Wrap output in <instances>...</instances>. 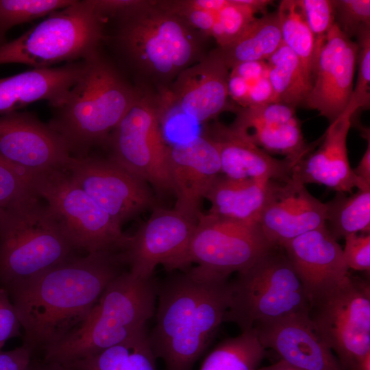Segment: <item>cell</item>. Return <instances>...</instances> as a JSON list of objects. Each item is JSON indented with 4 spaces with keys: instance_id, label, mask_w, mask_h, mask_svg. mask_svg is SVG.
Listing matches in <instances>:
<instances>
[{
    "instance_id": "obj_1",
    "label": "cell",
    "mask_w": 370,
    "mask_h": 370,
    "mask_svg": "<svg viewBox=\"0 0 370 370\" xmlns=\"http://www.w3.org/2000/svg\"><path fill=\"white\" fill-rule=\"evenodd\" d=\"M125 266L121 250L97 251L6 285L23 330V345L34 354L78 328Z\"/></svg>"
},
{
    "instance_id": "obj_2",
    "label": "cell",
    "mask_w": 370,
    "mask_h": 370,
    "mask_svg": "<svg viewBox=\"0 0 370 370\" xmlns=\"http://www.w3.org/2000/svg\"><path fill=\"white\" fill-rule=\"evenodd\" d=\"M228 278L195 267L158 284L156 323L148 340L166 370H193L209 346L230 306Z\"/></svg>"
},
{
    "instance_id": "obj_3",
    "label": "cell",
    "mask_w": 370,
    "mask_h": 370,
    "mask_svg": "<svg viewBox=\"0 0 370 370\" xmlns=\"http://www.w3.org/2000/svg\"><path fill=\"white\" fill-rule=\"evenodd\" d=\"M110 21L114 29L104 34L103 42L112 47L136 76L150 80L162 91L206 54L204 45L208 38L159 1L141 0Z\"/></svg>"
},
{
    "instance_id": "obj_4",
    "label": "cell",
    "mask_w": 370,
    "mask_h": 370,
    "mask_svg": "<svg viewBox=\"0 0 370 370\" xmlns=\"http://www.w3.org/2000/svg\"><path fill=\"white\" fill-rule=\"evenodd\" d=\"M85 60L84 74L64 103L53 108L48 123L71 156L77 158L87 156L95 146L106 145L138 92L101 48Z\"/></svg>"
},
{
    "instance_id": "obj_5",
    "label": "cell",
    "mask_w": 370,
    "mask_h": 370,
    "mask_svg": "<svg viewBox=\"0 0 370 370\" xmlns=\"http://www.w3.org/2000/svg\"><path fill=\"white\" fill-rule=\"evenodd\" d=\"M158 282L125 271L106 288L86 321L60 341L45 348L43 358L61 364L119 344L147 330L154 316Z\"/></svg>"
},
{
    "instance_id": "obj_6",
    "label": "cell",
    "mask_w": 370,
    "mask_h": 370,
    "mask_svg": "<svg viewBox=\"0 0 370 370\" xmlns=\"http://www.w3.org/2000/svg\"><path fill=\"white\" fill-rule=\"evenodd\" d=\"M104 28L92 0H75L18 38L0 45V65L23 64L42 69L86 60L101 48Z\"/></svg>"
},
{
    "instance_id": "obj_7",
    "label": "cell",
    "mask_w": 370,
    "mask_h": 370,
    "mask_svg": "<svg viewBox=\"0 0 370 370\" xmlns=\"http://www.w3.org/2000/svg\"><path fill=\"white\" fill-rule=\"evenodd\" d=\"M0 225V282L25 280L71 258L74 249L37 197L5 210Z\"/></svg>"
},
{
    "instance_id": "obj_8",
    "label": "cell",
    "mask_w": 370,
    "mask_h": 370,
    "mask_svg": "<svg viewBox=\"0 0 370 370\" xmlns=\"http://www.w3.org/2000/svg\"><path fill=\"white\" fill-rule=\"evenodd\" d=\"M272 249L232 284V301L224 322L241 332L256 323L308 313L310 303L305 288L284 251Z\"/></svg>"
},
{
    "instance_id": "obj_9",
    "label": "cell",
    "mask_w": 370,
    "mask_h": 370,
    "mask_svg": "<svg viewBox=\"0 0 370 370\" xmlns=\"http://www.w3.org/2000/svg\"><path fill=\"white\" fill-rule=\"evenodd\" d=\"M30 180L74 249L88 254L123 249L127 236L66 171L53 169L31 173Z\"/></svg>"
},
{
    "instance_id": "obj_10",
    "label": "cell",
    "mask_w": 370,
    "mask_h": 370,
    "mask_svg": "<svg viewBox=\"0 0 370 370\" xmlns=\"http://www.w3.org/2000/svg\"><path fill=\"white\" fill-rule=\"evenodd\" d=\"M160 99L138 88L133 103L109 136V158L160 195L173 193L169 145L160 128Z\"/></svg>"
},
{
    "instance_id": "obj_11",
    "label": "cell",
    "mask_w": 370,
    "mask_h": 370,
    "mask_svg": "<svg viewBox=\"0 0 370 370\" xmlns=\"http://www.w3.org/2000/svg\"><path fill=\"white\" fill-rule=\"evenodd\" d=\"M314 330L344 370H358L370 354V285L351 275L310 303Z\"/></svg>"
},
{
    "instance_id": "obj_12",
    "label": "cell",
    "mask_w": 370,
    "mask_h": 370,
    "mask_svg": "<svg viewBox=\"0 0 370 370\" xmlns=\"http://www.w3.org/2000/svg\"><path fill=\"white\" fill-rule=\"evenodd\" d=\"M277 248L258 225L245 224L201 213L191 239L185 264L221 276L241 272Z\"/></svg>"
},
{
    "instance_id": "obj_13",
    "label": "cell",
    "mask_w": 370,
    "mask_h": 370,
    "mask_svg": "<svg viewBox=\"0 0 370 370\" xmlns=\"http://www.w3.org/2000/svg\"><path fill=\"white\" fill-rule=\"evenodd\" d=\"M197 220L175 208H153L148 220L127 236L121 250L129 271L147 279L153 277L158 264L167 271L185 267Z\"/></svg>"
},
{
    "instance_id": "obj_14",
    "label": "cell",
    "mask_w": 370,
    "mask_h": 370,
    "mask_svg": "<svg viewBox=\"0 0 370 370\" xmlns=\"http://www.w3.org/2000/svg\"><path fill=\"white\" fill-rule=\"evenodd\" d=\"M64 170L120 227L155 208L149 185L109 158L71 156Z\"/></svg>"
},
{
    "instance_id": "obj_15",
    "label": "cell",
    "mask_w": 370,
    "mask_h": 370,
    "mask_svg": "<svg viewBox=\"0 0 370 370\" xmlns=\"http://www.w3.org/2000/svg\"><path fill=\"white\" fill-rule=\"evenodd\" d=\"M358 45L335 23L314 50L312 84L304 106L319 111L330 123L347 106L357 64Z\"/></svg>"
},
{
    "instance_id": "obj_16",
    "label": "cell",
    "mask_w": 370,
    "mask_h": 370,
    "mask_svg": "<svg viewBox=\"0 0 370 370\" xmlns=\"http://www.w3.org/2000/svg\"><path fill=\"white\" fill-rule=\"evenodd\" d=\"M0 157L28 173L64 169L71 155L61 136L35 114L0 116Z\"/></svg>"
},
{
    "instance_id": "obj_17",
    "label": "cell",
    "mask_w": 370,
    "mask_h": 370,
    "mask_svg": "<svg viewBox=\"0 0 370 370\" xmlns=\"http://www.w3.org/2000/svg\"><path fill=\"white\" fill-rule=\"evenodd\" d=\"M229 73L216 48L177 75L166 90V101L199 123L212 120L224 111L236 112L238 108L228 100Z\"/></svg>"
},
{
    "instance_id": "obj_18",
    "label": "cell",
    "mask_w": 370,
    "mask_h": 370,
    "mask_svg": "<svg viewBox=\"0 0 370 370\" xmlns=\"http://www.w3.org/2000/svg\"><path fill=\"white\" fill-rule=\"evenodd\" d=\"M168 156L177 197L174 208L198 219L202 200L221 173L218 150L203 134L169 146Z\"/></svg>"
},
{
    "instance_id": "obj_19",
    "label": "cell",
    "mask_w": 370,
    "mask_h": 370,
    "mask_svg": "<svg viewBox=\"0 0 370 370\" xmlns=\"http://www.w3.org/2000/svg\"><path fill=\"white\" fill-rule=\"evenodd\" d=\"M325 223V203L312 195L304 184L292 179L288 182H274L258 225L273 247H281Z\"/></svg>"
},
{
    "instance_id": "obj_20",
    "label": "cell",
    "mask_w": 370,
    "mask_h": 370,
    "mask_svg": "<svg viewBox=\"0 0 370 370\" xmlns=\"http://www.w3.org/2000/svg\"><path fill=\"white\" fill-rule=\"evenodd\" d=\"M280 248L302 282L310 303L350 275L343 249L326 225L287 241Z\"/></svg>"
},
{
    "instance_id": "obj_21",
    "label": "cell",
    "mask_w": 370,
    "mask_h": 370,
    "mask_svg": "<svg viewBox=\"0 0 370 370\" xmlns=\"http://www.w3.org/2000/svg\"><path fill=\"white\" fill-rule=\"evenodd\" d=\"M266 349L274 350L281 360L298 370H344L322 340L308 313L256 323L253 327Z\"/></svg>"
},
{
    "instance_id": "obj_22",
    "label": "cell",
    "mask_w": 370,
    "mask_h": 370,
    "mask_svg": "<svg viewBox=\"0 0 370 370\" xmlns=\"http://www.w3.org/2000/svg\"><path fill=\"white\" fill-rule=\"evenodd\" d=\"M357 110L348 103L344 112L330 123L318 149L308 153L293 169L292 179L303 184H317L336 192L370 188L354 173L349 165L347 137Z\"/></svg>"
},
{
    "instance_id": "obj_23",
    "label": "cell",
    "mask_w": 370,
    "mask_h": 370,
    "mask_svg": "<svg viewBox=\"0 0 370 370\" xmlns=\"http://www.w3.org/2000/svg\"><path fill=\"white\" fill-rule=\"evenodd\" d=\"M216 146L221 172L236 180H264L288 182L298 163L288 158L278 159L253 143L232 125L214 122L204 133Z\"/></svg>"
},
{
    "instance_id": "obj_24",
    "label": "cell",
    "mask_w": 370,
    "mask_h": 370,
    "mask_svg": "<svg viewBox=\"0 0 370 370\" xmlns=\"http://www.w3.org/2000/svg\"><path fill=\"white\" fill-rule=\"evenodd\" d=\"M236 111L231 125L266 152L282 154L299 162L312 149L313 145L306 144L294 108L271 103L239 108Z\"/></svg>"
},
{
    "instance_id": "obj_25",
    "label": "cell",
    "mask_w": 370,
    "mask_h": 370,
    "mask_svg": "<svg viewBox=\"0 0 370 370\" xmlns=\"http://www.w3.org/2000/svg\"><path fill=\"white\" fill-rule=\"evenodd\" d=\"M86 67L84 60L0 78V116L38 101H47L52 108L58 107L66 99Z\"/></svg>"
},
{
    "instance_id": "obj_26",
    "label": "cell",
    "mask_w": 370,
    "mask_h": 370,
    "mask_svg": "<svg viewBox=\"0 0 370 370\" xmlns=\"http://www.w3.org/2000/svg\"><path fill=\"white\" fill-rule=\"evenodd\" d=\"M274 182L236 180L221 173L205 197L210 203L208 213L226 220L258 225Z\"/></svg>"
},
{
    "instance_id": "obj_27",
    "label": "cell",
    "mask_w": 370,
    "mask_h": 370,
    "mask_svg": "<svg viewBox=\"0 0 370 370\" xmlns=\"http://www.w3.org/2000/svg\"><path fill=\"white\" fill-rule=\"evenodd\" d=\"M282 43L278 13L256 18L232 42L217 50L227 68L241 63L265 61Z\"/></svg>"
},
{
    "instance_id": "obj_28",
    "label": "cell",
    "mask_w": 370,
    "mask_h": 370,
    "mask_svg": "<svg viewBox=\"0 0 370 370\" xmlns=\"http://www.w3.org/2000/svg\"><path fill=\"white\" fill-rule=\"evenodd\" d=\"M147 330L86 357L62 364L69 370H158Z\"/></svg>"
},
{
    "instance_id": "obj_29",
    "label": "cell",
    "mask_w": 370,
    "mask_h": 370,
    "mask_svg": "<svg viewBox=\"0 0 370 370\" xmlns=\"http://www.w3.org/2000/svg\"><path fill=\"white\" fill-rule=\"evenodd\" d=\"M267 62L275 103L294 108L304 106L310 86L297 56L282 42Z\"/></svg>"
},
{
    "instance_id": "obj_30",
    "label": "cell",
    "mask_w": 370,
    "mask_h": 370,
    "mask_svg": "<svg viewBox=\"0 0 370 370\" xmlns=\"http://www.w3.org/2000/svg\"><path fill=\"white\" fill-rule=\"evenodd\" d=\"M325 205V225L336 241L358 232L369 234L370 188L358 189L349 196L336 192Z\"/></svg>"
},
{
    "instance_id": "obj_31",
    "label": "cell",
    "mask_w": 370,
    "mask_h": 370,
    "mask_svg": "<svg viewBox=\"0 0 370 370\" xmlns=\"http://www.w3.org/2000/svg\"><path fill=\"white\" fill-rule=\"evenodd\" d=\"M264 354L252 328L222 341L206 357L199 370H256Z\"/></svg>"
},
{
    "instance_id": "obj_32",
    "label": "cell",
    "mask_w": 370,
    "mask_h": 370,
    "mask_svg": "<svg viewBox=\"0 0 370 370\" xmlns=\"http://www.w3.org/2000/svg\"><path fill=\"white\" fill-rule=\"evenodd\" d=\"M277 13L282 42L298 58L305 77L311 87L314 38L306 23L300 1H281Z\"/></svg>"
},
{
    "instance_id": "obj_33",
    "label": "cell",
    "mask_w": 370,
    "mask_h": 370,
    "mask_svg": "<svg viewBox=\"0 0 370 370\" xmlns=\"http://www.w3.org/2000/svg\"><path fill=\"white\" fill-rule=\"evenodd\" d=\"M273 1L269 0H227V3L217 12L211 37L219 47L236 40L256 18L255 14L266 10Z\"/></svg>"
},
{
    "instance_id": "obj_34",
    "label": "cell",
    "mask_w": 370,
    "mask_h": 370,
    "mask_svg": "<svg viewBox=\"0 0 370 370\" xmlns=\"http://www.w3.org/2000/svg\"><path fill=\"white\" fill-rule=\"evenodd\" d=\"M75 0H0V45L13 27L47 16Z\"/></svg>"
},
{
    "instance_id": "obj_35",
    "label": "cell",
    "mask_w": 370,
    "mask_h": 370,
    "mask_svg": "<svg viewBox=\"0 0 370 370\" xmlns=\"http://www.w3.org/2000/svg\"><path fill=\"white\" fill-rule=\"evenodd\" d=\"M37 196L30 174L0 157V208L5 210Z\"/></svg>"
},
{
    "instance_id": "obj_36",
    "label": "cell",
    "mask_w": 370,
    "mask_h": 370,
    "mask_svg": "<svg viewBox=\"0 0 370 370\" xmlns=\"http://www.w3.org/2000/svg\"><path fill=\"white\" fill-rule=\"evenodd\" d=\"M356 36L358 40V75L349 103L358 110L367 109L370 103V26L360 29Z\"/></svg>"
},
{
    "instance_id": "obj_37",
    "label": "cell",
    "mask_w": 370,
    "mask_h": 370,
    "mask_svg": "<svg viewBox=\"0 0 370 370\" xmlns=\"http://www.w3.org/2000/svg\"><path fill=\"white\" fill-rule=\"evenodd\" d=\"M335 23L348 37L356 36L358 31L370 26L369 0L333 1Z\"/></svg>"
},
{
    "instance_id": "obj_38",
    "label": "cell",
    "mask_w": 370,
    "mask_h": 370,
    "mask_svg": "<svg viewBox=\"0 0 370 370\" xmlns=\"http://www.w3.org/2000/svg\"><path fill=\"white\" fill-rule=\"evenodd\" d=\"M306 23L314 38V50L324 41L335 23L333 1L299 0Z\"/></svg>"
},
{
    "instance_id": "obj_39",
    "label": "cell",
    "mask_w": 370,
    "mask_h": 370,
    "mask_svg": "<svg viewBox=\"0 0 370 370\" xmlns=\"http://www.w3.org/2000/svg\"><path fill=\"white\" fill-rule=\"evenodd\" d=\"M165 9L184 19L193 28L207 38L211 37L217 12L198 7L195 0L159 1Z\"/></svg>"
},
{
    "instance_id": "obj_40",
    "label": "cell",
    "mask_w": 370,
    "mask_h": 370,
    "mask_svg": "<svg viewBox=\"0 0 370 370\" xmlns=\"http://www.w3.org/2000/svg\"><path fill=\"white\" fill-rule=\"evenodd\" d=\"M343 249L345 263L355 271L370 270V234H352L345 238Z\"/></svg>"
},
{
    "instance_id": "obj_41",
    "label": "cell",
    "mask_w": 370,
    "mask_h": 370,
    "mask_svg": "<svg viewBox=\"0 0 370 370\" xmlns=\"http://www.w3.org/2000/svg\"><path fill=\"white\" fill-rule=\"evenodd\" d=\"M21 325L5 289L0 288V351L5 342L20 335Z\"/></svg>"
},
{
    "instance_id": "obj_42",
    "label": "cell",
    "mask_w": 370,
    "mask_h": 370,
    "mask_svg": "<svg viewBox=\"0 0 370 370\" xmlns=\"http://www.w3.org/2000/svg\"><path fill=\"white\" fill-rule=\"evenodd\" d=\"M247 83L249 92L245 108L275 103L274 92L268 75Z\"/></svg>"
},
{
    "instance_id": "obj_43",
    "label": "cell",
    "mask_w": 370,
    "mask_h": 370,
    "mask_svg": "<svg viewBox=\"0 0 370 370\" xmlns=\"http://www.w3.org/2000/svg\"><path fill=\"white\" fill-rule=\"evenodd\" d=\"M34 355L25 345L14 349L0 351V370H25Z\"/></svg>"
},
{
    "instance_id": "obj_44",
    "label": "cell",
    "mask_w": 370,
    "mask_h": 370,
    "mask_svg": "<svg viewBox=\"0 0 370 370\" xmlns=\"http://www.w3.org/2000/svg\"><path fill=\"white\" fill-rule=\"evenodd\" d=\"M230 72L251 82L268 75V65L265 61L247 62L236 65Z\"/></svg>"
},
{
    "instance_id": "obj_45",
    "label": "cell",
    "mask_w": 370,
    "mask_h": 370,
    "mask_svg": "<svg viewBox=\"0 0 370 370\" xmlns=\"http://www.w3.org/2000/svg\"><path fill=\"white\" fill-rule=\"evenodd\" d=\"M354 175L363 183L370 186V138L368 146L358 166L352 169Z\"/></svg>"
},
{
    "instance_id": "obj_46",
    "label": "cell",
    "mask_w": 370,
    "mask_h": 370,
    "mask_svg": "<svg viewBox=\"0 0 370 370\" xmlns=\"http://www.w3.org/2000/svg\"><path fill=\"white\" fill-rule=\"evenodd\" d=\"M25 370H69L64 365L49 361L42 358L39 359L33 355L32 360Z\"/></svg>"
},
{
    "instance_id": "obj_47",
    "label": "cell",
    "mask_w": 370,
    "mask_h": 370,
    "mask_svg": "<svg viewBox=\"0 0 370 370\" xmlns=\"http://www.w3.org/2000/svg\"><path fill=\"white\" fill-rule=\"evenodd\" d=\"M256 370H298L285 362L280 360L269 366L258 367Z\"/></svg>"
},
{
    "instance_id": "obj_48",
    "label": "cell",
    "mask_w": 370,
    "mask_h": 370,
    "mask_svg": "<svg viewBox=\"0 0 370 370\" xmlns=\"http://www.w3.org/2000/svg\"><path fill=\"white\" fill-rule=\"evenodd\" d=\"M6 217V211L0 208V225L3 223Z\"/></svg>"
}]
</instances>
